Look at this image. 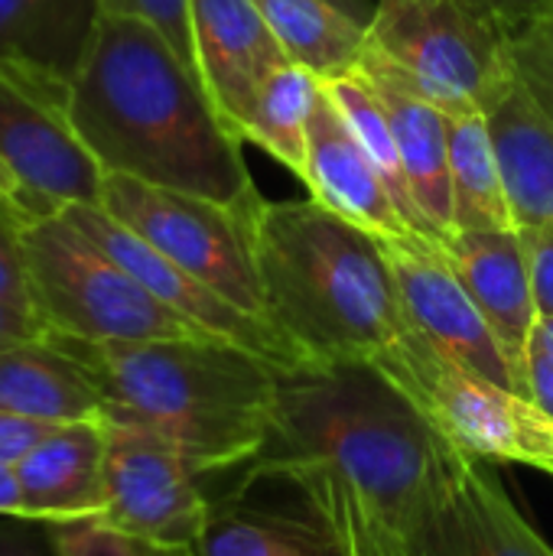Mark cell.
<instances>
[{
  "mask_svg": "<svg viewBox=\"0 0 553 556\" xmlns=\"http://www.w3.org/2000/svg\"><path fill=\"white\" fill-rule=\"evenodd\" d=\"M26 261L33 306L46 323V332L81 342H153L209 336L163 306L153 293H147L62 212L29 218Z\"/></svg>",
  "mask_w": 553,
  "mask_h": 556,
  "instance_id": "8992f818",
  "label": "cell"
},
{
  "mask_svg": "<svg viewBox=\"0 0 553 556\" xmlns=\"http://www.w3.org/2000/svg\"><path fill=\"white\" fill-rule=\"evenodd\" d=\"M303 182L313 202L385 241L417 235L398 212L381 173L326 91L310 117Z\"/></svg>",
  "mask_w": 553,
  "mask_h": 556,
  "instance_id": "9a60e30c",
  "label": "cell"
},
{
  "mask_svg": "<svg viewBox=\"0 0 553 556\" xmlns=\"http://www.w3.org/2000/svg\"><path fill=\"white\" fill-rule=\"evenodd\" d=\"M49 430L52 424H36L0 410V466H16Z\"/></svg>",
  "mask_w": 553,
  "mask_h": 556,
  "instance_id": "e575fe53",
  "label": "cell"
},
{
  "mask_svg": "<svg viewBox=\"0 0 553 556\" xmlns=\"http://www.w3.org/2000/svg\"><path fill=\"white\" fill-rule=\"evenodd\" d=\"M0 518H23V495H20V482H16V469L13 466H0Z\"/></svg>",
  "mask_w": 553,
  "mask_h": 556,
  "instance_id": "8d00e7d4",
  "label": "cell"
},
{
  "mask_svg": "<svg viewBox=\"0 0 553 556\" xmlns=\"http://www.w3.org/2000/svg\"><path fill=\"white\" fill-rule=\"evenodd\" d=\"M512 62L535 98V104L553 121V42L541 29H528L512 39Z\"/></svg>",
  "mask_w": 553,
  "mask_h": 556,
  "instance_id": "f546056e",
  "label": "cell"
},
{
  "mask_svg": "<svg viewBox=\"0 0 553 556\" xmlns=\"http://www.w3.org/2000/svg\"><path fill=\"white\" fill-rule=\"evenodd\" d=\"M264 205H222L202 195L147 186L130 176H108L101 208L137 231L160 254L212 287L238 309L264 316V293L254 261V215Z\"/></svg>",
  "mask_w": 553,
  "mask_h": 556,
  "instance_id": "ba28073f",
  "label": "cell"
},
{
  "mask_svg": "<svg viewBox=\"0 0 553 556\" xmlns=\"http://www.w3.org/2000/svg\"><path fill=\"white\" fill-rule=\"evenodd\" d=\"M443 254L460 283L492 326L505 358L521 375L525 349L538 329V303L531 283V264L518 228H473L456 231ZM525 384V375H521ZM528 394V391H525Z\"/></svg>",
  "mask_w": 553,
  "mask_h": 556,
  "instance_id": "2e32d148",
  "label": "cell"
},
{
  "mask_svg": "<svg viewBox=\"0 0 553 556\" xmlns=\"http://www.w3.org/2000/svg\"><path fill=\"white\" fill-rule=\"evenodd\" d=\"M518 228L553 231V121L521 78L486 114Z\"/></svg>",
  "mask_w": 553,
  "mask_h": 556,
  "instance_id": "d6986e66",
  "label": "cell"
},
{
  "mask_svg": "<svg viewBox=\"0 0 553 556\" xmlns=\"http://www.w3.org/2000/svg\"><path fill=\"white\" fill-rule=\"evenodd\" d=\"M101 16V0H0V62L72 81Z\"/></svg>",
  "mask_w": 553,
  "mask_h": 556,
  "instance_id": "ffe728a7",
  "label": "cell"
},
{
  "mask_svg": "<svg viewBox=\"0 0 553 556\" xmlns=\"http://www.w3.org/2000/svg\"><path fill=\"white\" fill-rule=\"evenodd\" d=\"M26 208L16 199H0V300L36 313L26 261Z\"/></svg>",
  "mask_w": 553,
  "mask_h": 556,
  "instance_id": "83f0119b",
  "label": "cell"
},
{
  "mask_svg": "<svg viewBox=\"0 0 553 556\" xmlns=\"http://www.w3.org/2000/svg\"><path fill=\"white\" fill-rule=\"evenodd\" d=\"M0 556H59V551L46 525L0 518Z\"/></svg>",
  "mask_w": 553,
  "mask_h": 556,
  "instance_id": "836d02e7",
  "label": "cell"
},
{
  "mask_svg": "<svg viewBox=\"0 0 553 556\" xmlns=\"http://www.w3.org/2000/svg\"><path fill=\"white\" fill-rule=\"evenodd\" d=\"M332 7H339L345 16H352L359 26H365L368 29V23H372V16H375V3L372 0H329Z\"/></svg>",
  "mask_w": 553,
  "mask_h": 556,
  "instance_id": "74e56055",
  "label": "cell"
},
{
  "mask_svg": "<svg viewBox=\"0 0 553 556\" xmlns=\"http://www.w3.org/2000/svg\"><path fill=\"white\" fill-rule=\"evenodd\" d=\"M525 238L538 316L553 319V231L551 228H518Z\"/></svg>",
  "mask_w": 553,
  "mask_h": 556,
  "instance_id": "1f68e13d",
  "label": "cell"
},
{
  "mask_svg": "<svg viewBox=\"0 0 553 556\" xmlns=\"http://www.w3.org/2000/svg\"><path fill=\"white\" fill-rule=\"evenodd\" d=\"M368 46L443 114H489L518 81L512 39L476 0H378Z\"/></svg>",
  "mask_w": 553,
  "mask_h": 556,
  "instance_id": "5b68a950",
  "label": "cell"
},
{
  "mask_svg": "<svg viewBox=\"0 0 553 556\" xmlns=\"http://www.w3.org/2000/svg\"><path fill=\"white\" fill-rule=\"evenodd\" d=\"M0 199H16L23 205V195H20V182L13 179V173L7 169V163L0 160Z\"/></svg>",
  "mask_w": 553,
  "mask_h": 556,
  "instance_id": "f35d334b",
  "label": "cell"
},
{
  "mask_svg": "<svg viewBox=\"0 0 553 556\" xmlns=\"http://www.w3.org/2000/svg\"><path fill=\"white\" fill-rule=\"evenodd\" d=\"M104 397V414L150 427L209 476L248 466L271 430L284 368L225 339L81 342L46 332Z\"/></svg>",
  "mask_w": 553,
  "mask_h": 556,
  "instance_id": "3957f363",
  "label": "cell"
},
{
  "mask_svg": "<svg viewBox=\"0 0 553 556\" xmlns=\"http://www.w3.org/2000/svg\"><path fill=\"white\" fill-rule=\"evenodd\" d=\"M101 10L114 13V16L147 20L150 26H156L169 39V46L179 52V59L199 75L196 42H192V3L189 0H101Z\"/></svg>",
  "mask_w": 553,
  "mask_h": 556,
  "instance_id": "f1b7e54d",
  "label": "cell"
},
{
  "mask_svg": "<svg viewBox=\"0 0 553 556\" xmlns=\"http://www.w3.org/2000/svg\"><path fill=\"white\" fill-rule=\"evenodd\" d=\"M192 556H342L319 518L271 511H215Z\"/></svg>",
  "mask_w": 553,
  "mask_h": 556,
  "instance_id": "484cf974",
  "label": "cell"
},
{
  "mask_svg": "<svg viewBox=\"0 0 553 556\" xmlns=\"http://www.w3.org/2000/svg\"><path fill=\"white\" fill-rule=\"evenodd\" d=\"M104 450V417L52 427L13 466L23 518L36 525L101 518L108 505Z\"/></svg>",
  "mask_w": 553,
  "mask_h": 556,
  "instance_id": "ac0fdd59",
  "label": "cell"
},
{
  "mask_svg": "<svg viewBox=\"0 0 553 556\" xmlns=\"http://www.w3.org/2000/svg\"><path fill=\"white\" fill-rule=\"evenodd\" d=\"M381 248L411 326L460 368L525 394L521 375L505 358L492 326L450 267L443 244L424 235H411L394 241L381 238Z\"/></svg>",
  "mask_w": 553,
  "mask_h": 556,
  "instance_id": "7c38bea8",
  "label": "cell"
},
{
  "mask_svg": "<svg viewBox=\"0 0 553 556\" xmlns=\"http://www.w3.org/2000/svg\"><path fill=\"white\" fill-rule=\"evenodd\" d=\"M411 556H553V547L521 518L489 463L450 446Z\"/></svg>",
  "mask_w": 553,
  "mask_h": 556,
  "instance_id": "4fadbf2b",
  "label": "cell"
},
{
  "mask_svg": "<svg viewBox=\"0 0 553 556\" xmlns=\"http://www.w3.org/2000/svg\"><path fill=\"white\" fill-rule=\"evenodd\" d=\"M271 33L290 62L316 72L319 78L355 68L368 29L345 16L329 0H254Z\"/></svg>",
  "mask_w": 553,
  "mask_h": 556,
  "instance_id": "cb8c5ba5",
  "label": "cell"
},
{
  "mask_svg": "<svg viewBox=\"0 0 553 556\" xmlns=\"http://www.w3.org/2000/svg\"><path fill=\"white\" fill-rule=\"evenodd\" d=\"M42 339H46V323L36 313L0 300V352L26 345V342H42Z\"/></svg>",
  "mask_w": 553,
  "mask_h": 556,
  "instance_id": "d590c367",
  "label": "cell"
},
{
  "mask_svg": "<svg viewBox=\"0 0 553 556\" xmlns=\"http://www.w3.org/2000/svg\"><path fill=\"white\" fill-rule=\"evenodd\" d=\"M342 556H388V554H368V551H349V554Z\"/></svg>",
  "mask_w": 553,
  "mask_h": 556,
  "instance_id": "60d3db41",
  "label": "cell"
},
{
  "mask_svg": "<svg viewBox=\"0 0 553 556\" xmlns=\"http://www.w3.org/2000/svg\"><path fill=\"white\" fill-rule=\"evenodd\" d=\"M535 29H541V33H544V36H548V39H551V42H553V16H548L544 23H538Z\"/></svg>",
  "mask_w": 553,
  "mask_h": 556,
  "instance_id": "ab89813d",
  "label": "cell"
},
{
  "mask_svg": "<svg viewBox=\"0 0 553 556\" xmlns=\"http://www.w3.org/2000/svg\"><path fill=\"white\" fill-rule=\"evenodd\" d=\"M264 316L310 365L375 362L414 326L381 238L319 202H264L254 215Z\"/></svg>",
  "mask_w": 553,
  "mask_h": 556,
  "instance_id": "277c9868",
  "label": "cell"
},
{
  "mask_svg": "<svg viewBox=\"0 0 553 556\" xmlns=\"http://www.w3.org/2000/svg\"><path fill=\"white\" fill-rule=\"evenodd\" d=\"M323 94V78L297 62L274 68L254 91L238 137L267 150L280 166L303 179L306 173V130L313 108Z\"/></svg>",
  "mask_w": 553,
  "mask_h": 556,
  "instance_id": "603a6c76",
  "label": "cell"
},
{
  "mask_svg": "<svg viewBox=\"0 0 553 556\" xmlns=\"http://www.w3.org/2000/svg\"><path fill=\"white\" fill-rule=\"evenodd\" d=\"M541 326L548 329V336H551V339H553V319H541Z\"/></svg>",
  "mask_w": 553,
  "mask_h": 556,
  "instance_id": "b9f144b4",
  "label": "cell"
},
{
  "mask_svg": "<svg viewBox=\"0 0 553 556\" xmlns=\"http://www.w3.org/2000/svg\"><path fill=\"white\" fill-rule=\"evenodd\" d=\"M450 182L453 235L473 228H518L486 114H450Z\"/></svg>",
  "mask_w": 553,
  "mask_h": 556,
  "instance_id": "7402d4cb",
  "label": "cell"
},
{
  "mask_svg": "<svg viewBox=\"0 0 553 556\" xmlns=\"http://www.w3.org/2000/svg\"><path fill=\"white\" fill-rule=\"evenodd\" d=\"M359 68L372 81L417 208L424 212L433 235L447 244L453 238V182H450V114L417 94L368 42Z\"/></svg>",
  "mask_w": 553,
  "mask_h": 556,
  "instance_id": "e0dca14e",
  "label": "cell"
},
{
  "mask_svg": "<svg viewBox=\"0 0 553 556\" xmlns=\"http://www.w3.org/2000/svg\"><path fill=\"white\" fill-rule=\"evenodd\" d=\"M450 446L372 362L303 365L277 378L248 482L287 479L326 528L368 525L411 554Z\"/></svg>",
  "mask_w": 553,
  "mask_h": 556,
  "instance_id": "6da1fadb",
  "label": "cell"
},
{
  "mask_svg": "<svg viewBox=\"0 0 553 556\" xmlns=\"http://www.w3.org/2000/svg\"><path fill=\"white\" fill-rule=\"evenodd\" d=\"M323 91L339 108V114L349 121V127L355 130V137L365 147V153L372 156V163L381 173V179H385V186H388L398 212L404 215V222L417 235L443 244L433 235V228L427 225L424 212L417 208V202L411 195V186H407V176H404V163H401V153H398V143H394L388 114H385V108H381L372 81L365 78V72L355 65V68H345L339 75H329V78H323Z\"/></svg>",
  "mask_w": 553,
  "mask_h": 556,
  "instance_id": "d4e9b609",
  "label": "cell"
},
{
  "mask_svg": "<svg viewBox=\"0 0 553 556\" xmlns=\"http://www.w3.org/2000/svg\"><path fill=\"white\" fill-rule=\"evenodd\" d=\"M104 521L124 534L192 556L212 505L189 456L143 424L104 414Z\"/></svg>",
  "mask_w": 553,
  "mask_h": 556,
  "instance_id": "30bf717a",
  "label": "cell"
},
{
  "mask_svg": "<svg viewBox=\"0 0 553 556\" xmlns=\"http://www.w3.org/2000/svg\"><path fill=\"white\" fill-rule=\"evenodd\" d=\"M372 365L463 453L489 466H528L553 479V417L528 394L460 368L417 329Z\"/></svg>",
  "mask_w": 553,
  "mask_h": 556,
  "instance_id": "52a82bcc",
  "label": "cell"
},
{
  "mask_svg": "<svg viewBox=\"0 0 553 556\" xmlns=\"http://www.w3.org/2000/svg\"><path fill=\"white\" fill-rule=\"evenodd\" d=\"M68 111L108 176L241 208L264 199L199 75L147 20L101 16Z\"/></svg>",
  "mask_w": 553,
  "mask_h": 556,
  "instance_id": "7a4b0ae2",
  "label": "cell"
},
{
  "mask_svg": "<svg viewBox=\"0 0 553 556\" xmlns=\"http://www.w3.org/2000/svg\"><path fill=\"white\" fill-rule=\"evenodd\" d=\"M0 410L59 427L104 417V397L65 352L42 339L0 352Z\"/></svg>",
  "mask_w": 553,
  "mask_h": 556,
  "instance_id": "44dd1931",
  "label": "cell"
},
{
  "mask_svg": "<svg viewBox=\"0 0 553 556\" xmlns=\"http://www.w3.org/2000/svg\"><path fill=\"white\" fill-rule=\"evenodd\" d=\"M525 391L535 404H541L553 417V339L538 319V329L525 349Z\"/></svg>",
  "mask_w": 553,
  "mask_h": 556,
  "instance_id": "4dcf8cb0",
  "label": "cell"
},
{
  "mask_svg": "<svg viewBox=\"0 0 553 556\" xmlns=\"http://www.w3.org/2000/svg\"><path fill=\"white\" fill-rule=\"evenodd\" d=\"M476 3L492 16V23L508 39L535 29L538 23L553 16V0H476Z\"/></svg>",
  "mask_w": 553,
  "mask_h": 556,
  "instance_id": "d6a6232c",
  "label": "cell"
},
{
  "mask_svg": "<svg viewBox=\"0 0 553 556\" xmlns=\"http://www.w3.org/2000/svg\"><path fill=\"white\" fill-rule=\"evenodd\" d=\"M46 528L59 556H186L140 541L134 534H124L104 518H81V521L46 525Z\"/></svg>",
  "mask_w": 553,
  "mask_h": 556,
  "instance_id": "4316f807",
  "label": "cell"
},
{
  "mask_svg": "<svg viewBox=\"0 0 553 556\" xmlns=\"http://www.w3.org/2000/svg\"><path fill=\"white\" fill-rule=\"evenodd\" d=\"M62 215L85 238H91L111 261H117L147 293H153L163 306H169L173 313H179L202 332L235 342L284 371L310 365L306 355L280 329H274L267 319H257L238 309L235 303H228L225 296H218L212 287H205L176 261L160 254L153 244H147L137 231H130L101 205H68Z\"/></svg>",
  "mask_w": 553,
  "mask_h": 556,
  "instance_id": "8fae6325",
  "label": "cell"
},
{
  "mask_svg": "<svg viewBox=\"0 0 553 556\" xmlns=\"http://www.w3.org/2000/svg\"><path fill=\"white\" fill-rule=\"evenodd\" d=\"M72 81L0 62V160L20 182L29 218L68 205H101L108 173L91 156L68 111Z\"/></svg>",
  "mask_w": 553,
  "mask_h": 556,
  "instance_id": "9c48e42d",
  "label": "cell"
},
{
  "mask_svg": "<svg viewBox=\"0 0 553 556\" xmlns=\"http://www.w3.org/2000/svg\"><path fill=\"white\" fill-rule=\"evenodd\" d=\"M189 3H192V42H196L199 78L218 117L238 137L257 85L290 59L280 49L277 36L271 33L254 0H189Z\"/></svg>",
  "mask_w": 553,
  "mask_h": 556,
  "instance_id": "5bb4252c",
  "label": "cell"
}]
</instances>
